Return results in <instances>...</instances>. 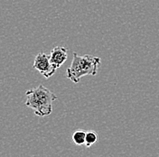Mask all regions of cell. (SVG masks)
<instances>
[{
	"instance_id": "6da1fadb",
	"label": "cell",
	"mask_w": 159,
	"mask_h": 157,
	"mask_svg": "<svg viewBox=\"0 0 159 157\" xmlns=\"http://www.w3.org/2000/svg\"><path fill=\"white\" fill-rule=\"evenodd\" d=\"M25 106L32 108L38 117H46L52 112V104L57 96L43 85L31 88L25 92Z\"/></svg>"
},
{
	"instance_id": "7a4b0ae2",
	"label": "cell",
	"mask_w": 159,
	"mask_h": 157,
	"mask_svg": "<svg viewBox=\"0 0 159 157\" xmlns=\"http://www.w3.org/2000/svg\"><path fill=\"white\" fill-rule=\"evenodd\" d=\"M100 63L99 57L89 54L80 56L77 52H73L71 63L66 70V77L72 82L78 83L84 76H96Z\"/></svg>"
},
{
	"instance_id": "3957f363",
	"label": "cell",
	"mask_w": 159,
	"mask_h": 157,
	"mask_svg": "<svg viewBox=\"0 0 159 157\" xmlns=\"http://www.w3.org/2000/svg\"><path fill=\"white\" fill-rule=\"evenodd\" d=\"M34 68L46 78L52 77L57 70L51 62L50 55L44 52H39L36 55L34 61Z\"/></svg>"
},
{
	"instance_id": "277c9868",
	"label": "cell",
	"mask_w": 159,
	"mask_h": 157,
	"mask_svg": "<svg viewBox=\"0 0 159 157\" xmlns=\"http://www.w3.org/2000/svg\"><path fill=\"white\" fill-rule=\"evenodd\" d=\"M68 50L63 46H56L51 51L50 60L52 65L58 69L60 68L68 58Z\"/></svg>"
},
{
	"instance_id": "5b68a950",
	"label": "cell",
	"mask_w": 159,
	"mask_h": 157,
	"mask_svg": "<svg viewBox=\"0 0 159 157\" xmlns=\"http://www.w3.org/2000/svg\"><path fill=\"white\" fill-rule=\"evenodd\" d=\"M86 133L87 131L84 130H76L72 134V141L75 145L77 146H82L85 145V140H86Z\"/></svg>"
},
{
	"instance_id": "8992f818",
	"label": "cell",
	"mask_w": 159,
	"mask_h": 157,
	"mask_svg": "<svg viewBox=\"0 0 159 157\" xmlns=\"http://www.w3.org/2000/svg\"><path fill=\"white\" fill-rule=\"evenodd\" d=\"M98 134L95 131H87L86 133V140H85V146L86 147H90L94 144L98 142Z\"/></svg>"
}]
</instances>
